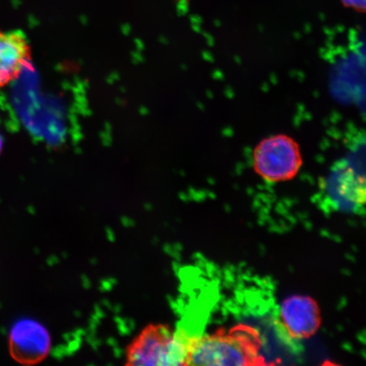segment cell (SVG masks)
I'll use <instances>...</instances> for the list:
<instances>
[{
  "label": "cell",
  "mask_w": 366,
  "mask_h": 366,
  "mask_svg": "<svg viewBox=\"0 0 366 366\" xmlns=\"http://www.w3.org/2000/svg\"><path fill=\"white\" fill-rule=\"evenodd\" d=\"M262 340L253 327L239 324L230 329L189 337L186 365H264Z\"/></svg>",
  "instance_id": "obj_1"
},
{
  "label": "cell",
  "mask_w": 366,
  "mask_h": 366,
  "mask_svg": "<svg viewBox=\"0 0 366 366\" xmlns=\"http://www.w3.org/2000/svg\"><path fill=\"white\" fill-rule=\"evenodd\" d=\"M189 337L164 324H149L126 350L130 366L186 365Z\"/></svg>",
  "instance_id": "obj_2"
},
{
  "label": "cell",
  "mask_w": 366,
  "mask_h": 366,
  "mask_svg": "<svg viewBox=\"0 0 366 366\" xmlns=\"http://www.w3.org/2000/svg\"><path fill=\"white\" fill-rule=\"evenodd\" d=\"M254 168L272 182L292 180L299 173L303 158L299 144L287 135H274L260 142L254 151Z\"/></svg>",
  "instance_id": "obj_3"
},
{
  "label": "cell",
  "mask_w": 366,
  "mask_h": 366,
  "mask_svg": "<svg viewBox=\"0 0 366 366\" xmlns=\"http://www.w3.org/2000/svg\"><path fill=\"white\" fill-rule=\"evenodd\" d=\"M324 194L342 209L363 210L365 180L353 160L343 159L332 169L322 183Z\"/></svg>",
  "instance_id": "obj_4"
},
{
  "label": "cell",
  "mask_w": 366,
  "mask_h": 366,
  "mask_svg": "<svg viewBox=\"0 0 366 366\" xmlns=\"http://www.w3.org/2000/svg\"><path fill=\"white\" fill-rule=\"evenodd\" d=\"M52 340L48 329L34 319L24 318L13 325L9 334L12 359L24 365H38L50 353Z\"/></svg>",
  "instance_id": "obj_5"
},
{
  "label": "cell",
  "mask_w": 366,
  "mask_h": 366,
  "mask_svg": "<svg viewBox=\"0 0 366 366\" xmlns=\"http://www.w3.org/2000/svg\"><path fill=\"white\" fill-rule=\"evenodd\" d=\"M278 322L292 340H307L317 333L322 325L317 302L307 295H292L282 302Z\"/></svg>",
  "instance_id": "obj_6"
},
{
  "label": "cell",
  "mask_w": 366,
  "mask_h": 366,
  "mask_svg": "<svg viewBox=\"0 0 366 366\" xmlns=\"http://www.w3.org/2000/svg\"><path fill=\"white\" fill-rule=\"evenodd\" d=\"M31 48L21 31H0V90L19 79L30 65Z\"/></svg>",
  "instance_id": "obj_7"
},
{
  "label": "cell",
  "mask_w": 366,
  "mask_h": 366,
  "mask_svg": "<svg viewBox=\"0 0 366 366\" xmlns=\"http://www.w3.org/2000/svg\"><path fill=\"white\" fill-rule=\"evenodd\" d=\"M347 7H352L359 11H365V0H342Z\"/></svg>",
  "instance_id": "obj_8"
},
{
  "label": "cell",
  "mask_w": 366,
  "mask_h": 366,
  "mask_svg": "<svg viewBox=\"0 0 366 366\" xmlns=\"http://www.w3.org/2000/svg\"><path fill=\"white\" fill-rule=\"evenodd\" d=\"M3 149V139L1 135H0V153H1Z\"/></svg>",
  "instance_id": "obj_9"
}]
</instances>
